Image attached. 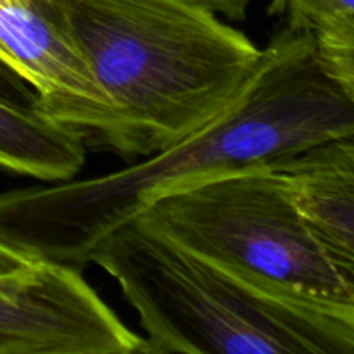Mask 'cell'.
<instances>
[{"mask_svg":"<svg viewBox=\"0 0 354 354\" xmlns=\"http://www.w3.org/2000/svg\"><path fill=\"white\" fill-rule=\"evenodd\" d=\"M353 135L354 106L325 71L315 33L286 26L237 99L178 144L102 176L0 194V242L30 259L82 270L107 235L162 197L279 168Z\"/></svg>","mask_w":354,"mask_h":354,"instance_id":"6da1fadb","label":"cell"},{"mask_svg":"<svg viewBox=\"0 0 354 354\" xmlns=\"http://www.w3.org/2000/svg\"><path fill=\"white\" fill-rule=\"evenodd\" d=\"M69 40L113 107L95 144L149 158L220 116L263 48L185 0H52Z\"/></svg>","mask_w":354,"mask_h":354,"instance_id":"7a4b0ae2","label":"cell"},{"mask_svg":"<svg viewBox=\"0 0 354 354\" xmlns=\"http://www.w3.org/2000/svg\"><path fill=\"white\" fill-rule=\"evenodd\" d=\"M171 354H354V311L283 296L182 251L140 218L90 254Z\"/></svg>","mask_w":354,"mask_h":354,"instance_id":"3957f363","label":"cell"},{"mask_svg":"<svg viewBox=\"0 0 354 354\" xmlns=\"http://www.w3.org/2000/svg\"><path fill=\"white\" fill-rule=\"evenodd\" d=\"M138 218L235 279L354 311V259L315 230L279 168L232 173L180 190Z\"/></svg>","mask_w":354,"mask_h":354,"instance_id":"277c9868","label":"cell"},{"mask_svg":"<svg viewBox=\"0 0 354 354\" xmlns=\"http://www.w3.org/2000/svg\"><path fill=\"white\" fill-rule=\"evenodd\" d=\"M140 341L78 268L33 259L0 275V354L114 351Z\"/></svg>","mask_w":354,"mask_h":354,"instance_id":"5b68a950","label":"cell"},{"mask_svg":"<svg viewBox=\"0 0 354 354\" xmlns=\"http://www.w3.org/2000/svg\"><path fill=\"white\" fill-rule=\"evenodd\" d=\"M0 50L40 95V113L95 145L113 107L76 50L52 0H0Z\"/></svg>","mask_w":354,"mask_h":354,"instance_id":"8992f818","label":"cell"},{"mask_svg":"<svg viewBox=\"0 0 354 354\" xmlns=\"http://www.w3.org/2000/svg\"><path fill=\"white\" fill-rule=\"evenodd\" d=\"M315 230L354 259V135L279 166Z\"/></svg>","mask_w":354,"mask_h":354,"instance_id":"52a82bcc","label":"cell"},{"mask_svg":"<svg viewBox=\"0 0 354 354\" xmlns=\"http://www.w3.org/2000/svg\"><path fill=\"white\" fill-rule=\"evenodd\" d=\"M85 159L86 144L75 130L0 102V168L61 183L75 178Z\"/></svg>","mask_w":354,"mask_h":354,"instance_id":"ba28073f","label":"cell"},{"mask_svg":"<svg viewBox=\"0 0 354 354\" xmlns=\"http://www.w3.org/2000/svg\"><path fill=\"white\" fill-rule=\"evenodd\" d=\"M325 71L354 106V17H334L313 30Z\"/></svg>","mask_w":354,"mask_h":354,"instance_id":"9c48e42d","label":"cell"},{"mask_svg":"<svg viewBox=\"0 0 354 354\" xmlns=\"http://www.w3.org/2000/svg\"><path fill=\"white\" fill-rule=\"evenodd\" d=\"M287 26L311 30L334 17H354V0H287Z\"/></svg>","mask_w":354,"mask_h":354,"instance_id":"30bf717a","label":"cell"},{"mask_svg":"<svg viewBox=\"0 0 354 354\" xmlns=\"http://www.w3.org/2000/svg\"><path fill=\"white\" fill-rule=\"evenodd\" d=\"M0 102L21 111L40 113V95L37 88L0 57Z\"/></svg>","mask_w":354,"mask_h":354,"instance_id":"8fae6325","label":"cell"},{"mask_svg":"<svg viewBox=\"0 0 354 354\" xmlns=\"http://www.w3.org/2000/svg\"><path fill=\"white\" fill-rule=\"evenodd\" d=\"M230 21H244L254 0H185Z\"/></svg>","mask_w":354,"mask_h":354,"instance_id":"7c38bea8","label":"cell"},{"mask_svg":"<svg viewBox=\"0 0 354 354\" xmlns=\"http://www.w3.org/2000/svg\"><path fill=\"white\" fill-rule=\"evenodd\" d=\"M38 354H171L165 346L151 337H142L138 344L128 349H114V351H90V353H38Z\"/></svg>","mask_w":354,"mask_h":354,"instance_id":"4fadbf2b","label":"cell"},{"mask_svg":"<svg viewBox=\"0 0 354 354\" xmlns=\"http://www.w3.org/2000/svg\"><path fill=\"white\" fill-rule=\"evenodd\" d=\"M30 261H33V259L26 258V256H23L21 252L14 251L12 248H9V245L0 242V275H2V273L16 272V270L26 266Z\"/></svg>","mask_w":354,"mask_h":354,"instance_id":"5bb4252c","label":"cell"},{"mask_svg":"<svg viewBox=\"0 0 354 354\" xmlns=\"http://www.w3.org/2000/svg\"><path fill=\"white\" fill-rule=\"evenodd\" d=\"M287 0H270L268 14L270 16H282L286 12Z\"/></svg>","mask_w":354,"mask_h":354,"instance_id":"9a60e30c","label":"cell"},{"mask_svg":"<svg viewBox=\"0 0 354 354\" xmlns=\"http://www.w3.org/2000/svg\"><path fill=\"white\" fill-rule=\"evenodd\" d=\"M0 57L3 59V61H6V57H3V54H2V50H0Z\"/></svg>","mask_w":354,"mask_h":354,"instance_id":"2e32d148","label":"cell"}]
</instances>
